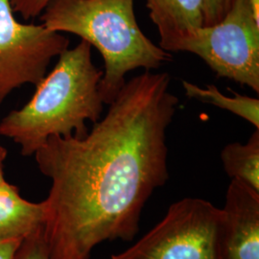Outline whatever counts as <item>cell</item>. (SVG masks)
Segmentation results:
<instances>
[{
  "label": "cell",
  "instance_id": "cell-7",
  "mask_svg": "<svg viewBox=\"0 0 259 259\" xmlns=\"http://www.w3.org/2000/svg\"><path fill=\"white\" fill-rule=\"evenodd\" d=\"M222 209L225 259H259V192L232 180Z\"/></svg>",
  "mask_w": 259,
  "mask_h": 259
},
{
  "label": "cell",
  "instance_id": "cell-12",
  "mask_svg": "<svg viewBox=\"0 0 259 259\" xmlns=\"http://www.w3.org/2000/svg\"><path fill=\"white\" fill-rule=\"evenodd\" d=\"M13 259H51L44 227L23 238Z\"/></svg>",
  "mask_w": 259,
  "mask_h": 259
},
{
  "label": "cell",
  "instance_id": "cell-8",
  "mask_svg": "<svg viewBox=\"0 0 259 259\" xmlns=\"http://www.w3.org/2000/svg\"><path fill=\"white\" fill-rule=\"evenodd\" d=\"M146 6L159 34V47L169 53L178 52L185 38L204 26V0H146Z\"/></svg>",
  "mask_w": 259,
  "mask_h": 259
},
{
  "label": "cell",
  "instance_id": "cell-14",
  "mask_svg": "<svg viewBox=\"0 0 259 259\" xmlns=\"http://www.w3.org/2000/svg\"><path fill=\"white\" fill-rule=\"evenodd\" d=\"M15 13L24 19H35L44 12L51 0H10Z\"/></svg>",
  "mask_w": 259,
  "mask_h": 259
},
{
  "label": "cell",
  "instance_id": "cell-2",
  "mask_svg": "<svg viewBox=\"0 0 259 259\" xmlns=\"http://www.w3.org/2000/svg\"><path fill=\"white\" fill-rule=\"evenodd\" d=\"M92 47L81 40L67 48L36 85L32 99L0 122V135L17 143L22 156L35 155L52 136L83 138L89 133L87 121L101 118L103 71L93 64Z\"/></svg>",
  "mask_w": 259,
  "mask_h": 259
},
{
  "label": "cell",
  "instance_id": "cell-10",
  "mask_svg": "<svg viewBox=\"0 0 259 259\" xmlns=\"http://www.w3.org/2000/svg\"><path fill=\"white\" fill-rule=\"evenodd\" d=\"M224 170L232 180H237L259 192V129L247 143H230L221 152Z\"/></svg>",
  "mask_w": 259,
  "mask_h": 259
},
{
  "label": "cell",
  "instance_id": "cell-16",
  "mask_svg": "<svg viewBox=\"0 0 259 259\" xmlns=\"http://www.w3.org/2000/svg\"><path fill=\"white\" fill-rule=\"evenodd\" d=\"M7 150L4 148L1 144H0V185L6 183L7 181L4 178V172H3V163L7 157Z\"/></svg>",
  "mask_w": 259,
  "mask_h": 259
},
{
  "label": "cell",
  "instance_id": "cell-11",
  "mask_svg": "<svg viewBox=\"0 0 259 259\" xmlns=\"http://www.w3.org/2000/svg\"><path fill=\"white\" fill-rule=\"evenodd\" d=\"M185 95L190 99L210 104L222 110H226L241 118L248 121L255 129H259L258 98L232 93L234 96L224 95L214 84H206L201 88L195 83L183 81Z\"/></svg>",
  "mask_w": 259,
  "mask_h": 259
},
{
  "label": "cell",
  "instance_id": "cell-1",
  "mask_svg": "<svg viewBox=\"0 0 259 259\" xmlns=\"http://www.w3.org/2000/svg\"><path fill=\"white\" fill-rule=\"evenodd\" d=\"M170 84L167 72L130 79L87 136H52L35 153L52 183L44 226L51 259H90L103 242L138 234L169 178L166 133L179 106Z\"/></svg>",
  "mask_w": 259,
  "mask_h": 259
},
{
  "label": "cell",
  "instance_id": "cell-6",
  "mask_svg": "<svg viewBox=\"0 0 259 259\" xmlns=\"http://www.w3.org/2000/svg\"><path fill=\"white\" fill-rule=\"evenodd\" d=\"M14 13L10 0H0V105L21 85H37L51 61L69 47L63 33L21 23Z\"/></svg>",
  "mask_w": 259,
  "mask_h": 259
},
{
  "label": "cell",
  "instance_id": "cell-15",
  "mask_svg": "<svg viewBox=\"0 0 259 259\" xmlns=\"http://www.w3.org/2000/svg\"><path fill=\"white\" fill-rule=\"evenodd\" d=\"M24 237L0 235V259H13Z\"/></svg>",
  "mask_w": 259,
  "mask_h": 259
},
{
  "label": "cell",
  "instance_id": "cell-5",
  "mask_svg": "<svg viewBox=\"0 0 259 259\" xmlns=\"http://www.w3.org/2000/svg\"><path fill=\"white\" fill-rule=\"evenodd\" d=\"M178 52L201 58L219 78H228L259 93V21L250 0H233L219 22L198 28Z\"/></svg>",
  "mask_w": 259,
  "mask_h": 259
},
{
  "label": "cell",
  "instance_id": "cell-4",
  "mask_svg": "<svg viewBox=\"0 0 259 259\" xmlns=\"http://www.w3.org/2000/svg\"><path fill=\"white\" fill-rule=\"evenodd\" d=\"M225 214L210 202L185 198L129 249L111 259H225Z\"/></svg>",
  "mask_w": 259,
  "mask_h": 259
},
{
  "label": "cell",
  "instance_id": "cell-13",
  "mask_svg": "<svg viewBox=\"0 0 259 259\" xmlns=\"http://www.w3.org/2000/svg\"><path fill=\"white\" fill-rule=\"evenodd\" d=\"M233 0H204V26L219 22L232 7Z\"/></svg>",
  "mask_w": 259,
  "mask_h": 259
},
{
  "label": "cell",
  "instance_id": "cell-9",
  "mask_svg": "<svg viewBox=\"0 0 259 259\" xmlns=\"http://www.w3.org/2000/svg\"><path fill=\"white\" fill-rule=\"evenodd\" d=\"M46 217L45 201L29 202L17 186L8 182L0 185V235L26 237L45 226Z\"/></svg>",
  "mask_w": 259,
  "mask_h": 259
},
{
  "label": "cell",
  "instance_id": "cell-3",
  "mask_svg": "<svg viewBox=\"0 0 259 259\" xmlns=\"http://www.w3.org/2000/svg\"><path fill=\"white\" fill-rule=\"evenodd\" d=\"M40 20L49 30L76 35L99 51L105 64L99 91L106 105L130 71L155 70L172 60L139 27L135 0H51Z\"/></svg>",
  "mask_w": 259,
  "mask_h": 259
}]
</instances>
